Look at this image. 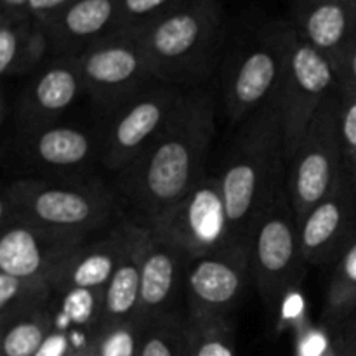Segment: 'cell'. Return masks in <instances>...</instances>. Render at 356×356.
<instances>
[{
	"label": "cell",
	"mask_w": 356,
	"mask_h": 356,
	"mask_svg": "<svg viewBox=\"0 0 356 356\" xmlns=\"http://www.w3.org/2000/svg\"><path fill=\"white\" fill-rule=\"evenodd\" d=\"M350 176L339 129L337 90L320 106L285 169V190L301 221Z\"/></svg>",
	"instance_id": "6"
},
{
	"label": "cell",
	"mask_w": 356,
	"mask_h": 356,
	"mask_svg": "<svg viewBox=\"0 0 356 356\" xmlns=\"http://www.w3.org/2000/svg\"><path fill=\"white\" fill-rule=\"evenodd\" d=\"M249 254L257 294L266 312L280 318L284 302L301 284L306 266L299 221L285 186L250 233Z\"/></svg>",
	"instance_id": "5"
},
{
	"label": "cell",
	"mask_w": 356,
	"mask_h": 356,
	"mask_svg": "<svg viewBox=\"0 0 356 356\" xmlns=\"http://www.w3.org/2000/svg\"><path fill=\"white\" fill-rule=\"evenodd\" d=\"M285 61L284 21L243 38L229 52L222 79V103L233 127L277 97Z\"/></svg>",
	"instance_id": "7"
},
{
	"label": "cell",
	"mask_w": 356,
	"mask_h": 356,
	"mask_svg": "<svg viewBox=\"0 0 356 356\" xmlns=\"http://www.w3.org/2000/svg\"><path fill=\"white\" fill-rule=\"evenodd\" d=\"M92 339L94 337L87 334L54 327V330L49 334L35 356H70L73 351L90 346Z\"/></svg>",
	"instance_id": "31"
},
{
	"label": "cell",
	"mask_w": 356,
	"mask_h": 356,
	"mask_svg": "<svg viewBox=\"0 0 356 356\" xmlns=\"http://www.w3.org/2000/svg\"><path fill=\"white\" fill-rule=\"evenodd\" d=\"M51 56L47 31L28 13L0 14V73L21 76L35 73Z\"/></svg>",
	"instance_id": "21"
},
{
	"label": "cell",
	"mask_w": 356,
	"mask_h": 356,
	"mask_svg": "<svg viewBox=\"0 0 356 356\" xmlns=\"http://www.w3.org/2000/svg\"><path fill=\"white\" fill-rule=\"evenodd\" d=\"M139 356H188L186 312L152 320L145 327Z\"/></svg>",
	"instance_id": "27"
},
{
	"label": "cell",
	"mask_w": 356,
	"mask_h": 356,
	"mask_svg": "<svg viewBox=\"0 0 356 356\" xmlns=\"http://www.w3.org/2000/svg\"><path fill=\"white\" fill-rule=\"evenodd\" d=\"M156 82L181 89L209 86L225 44L219 0H186L141 31Z\"/></svg>",
	"instance_id": "4"
},
{
	"label": "cell",
	"mask_w": 356,
	"mask_h": 356,
	"mask_svg": "<svg viewBox=\"0 0 356 356\" xmlns=\"http://www.w3.org/2000/svg\"><path fill=\"white\" fill-rule=\"evenodd\" d=\"M337 99H339L341 141H343L346 167L350 170L356 159V87L339 83Z\"/></svg>",
	"instance_id": "30"
},
{
	"label": "cell",
	"mask_w": 356,
	"mask_h": 356,
	"mask_svg": "<svg viewBox=\"0 0 356 356\" xmlns=\"http://www.w3.org/2000/svg\"><path fill=\"white\" fill-rule=\"evenodd\" d=\"M76 65L86 94L106 111L155 82L138 30L118 28L86 49Z\"/></svg>",
	"instance_id": "10"
},
{
	"label": "cell",
	"mask_w": 356,
	"mask_h": 356,
	"mask_svg": "<svg viewBox=\"0 0 356 356\" xmlns=\"http://www.w3.org/2000/svg\"><path fill=\"white\" fill-rule=\"evenodd\" d=\"M73 2H76V0H30L26 13L44 23Z\"/></svg>",
	"instance_id": "33"
},
{
	"label": "cell",
	"mask_w": 356,
	"mask_h": 356,
	"mask_svg": "<svg viewBox=\"0 0 356 356\" xmlns=\"http://www.w3.org/2000/svg\"><path fill=\"white\" fill-rule=\"evenodd\" d=\"M2 325L0 356H35L56 327L52 305L16 316Z\"/></svg>",
	"instance_id": "24"
},
{
	"label": "cell",
	"mask_w": 356,
	"mask_h": 356,
	"mask_svg": "<svg viewBox=\"0 0 356 356\" xmlns=\"http://www.w3.org/2000/svg\"><path fill=\"white\" fill-rule=\"evenodd\" d=\"M87 240L90 238L7 222L2 225L0 238V271L13 277L45 278L51 282L56 271Z\"/></svg>",
	"instance_id": "14"
},
{
	"label": "cell",
	"mask_w": 356,
	"mask_h": 356,
	"mask_svg": "<svg viewBox=\"0 0 356 356\" xmlns=\"http://www.w3.org/2000/svg\"><path fill=\"white\" fill-rule=\"evenodd\" d=\"M0 221L92 238L124 222V218L113 186L104 181L26 176L3 190Z\"/></svg>",
	"instance_id": "3"
},
{
	"label": "cell",
	"mask_w": 356,
	"mask_h": 356,
	"mask_svg": "<svg viewBox=\"0 0 356 356\" xmlns=\"http://www.w3.org/2000/svg\"><path fill=\"white\" fill-rule=\"evenodd\" d=\"M250 273L249 243L233 242L190 261L184 280L188 316H228L245 292Z\"/></svg>",
	"instance_id": "11"
},
{
	"label": "cell",
	"mask_w": 356,
	"mask_h": 356,
	"mask_svg": "<svg viewBox=\"0 0 356 356\" xmlns=\"http://www.w3.org/2000/svg\"><path fill=\"white\" fill-rule=\"evenodd\" d=\"M30 0H0V14L26 13Z\"/></svg>",
	"instance_id": "34"
},
{
	"label": "cell",
	"mask_w": 356,
	"mask_h": 356,
	"mask_svg": "<svg viewBox=\"0 0 356 356\" xmlns=\"http://www.w3.org/2000/svg\"><path fill=\"white\" fill-rule=\"evenodd\" d=\"M292 26L332 63L356 35V0H292Z\"/></svg>",
	"instance_id": "20"
},
{
	"label": "cell",
	"mask_w": 356,
	"mask_h": 356,
	"mask_svg": "<svg viewBox=\"0 0 356 356\" xmlns=\"http://www.w3.org/2000/svg\"><path fill=\"white\" fill-rule=\"evenodd\" d=\"M70 356H94L92 355V346H87V348H82V350L73 351V353Z\"/></svg>",
	"instance_id": "35"
},
{
	"label": "cell",
	"mask_w": 356,
	"mask_h": 356,
	"mask_svg": "<svg viewBox=\"0 0 356 356\" xmlns=\"http://www.w3.org/2000/svg\"><path fill=\"white\" fill-rule=\"evenodd\" d=\"M334 68L337 73V86L344 83V86L356 87V35L336 59Z\"/></svg>",
	"instance_id": "32"
},
{
	"label": "cell",
	"mask_w": 356,
	"mask_h": 356,
	"mask_svg": "<svg viewBox=\"0 0 356 356\" xmlns=\"http://www.w3.org/2000/svg\"><path fill=\"white\" fill-rule=\"evenodd\" d=\"M190 259L179 247L148 229L141 261V299L138 322L143 327L167 313L181 312Z\"/></svg>",
	"instance_id": "16"
},
{
	"label": "cell",
	"mask_w": 356,
	"mask_h": 356,
	"mask_svg": "<svg viewBox=\"0 0 356 356\" xmlns=\"http://www.w3.org/2000/svg\"><path fill=\"white\" fill-rule=\"evenodd\" d=\"M186 0H120L118 28L143 31Z\"/></svg>",
	"instance_id": "29"
},
{
	"label": "cell",
	"mask_w": 356,
	"mask_h": 356,
	"mask_svg": "<svg viewBox=\"0 0 356 356\" xmlns=\"http://www.w3.org/2000/svg\"><path fill=\"white\" fill-rule=\"evenodd\" d=\"M216 94L209 86L188 89L172 118L122 172L113 190L125 222L153 229L207 176L216 138Z\"/></svg>",
	"instance_id": "1"
},
{
	"label": "cell",
	"mask_w": 356,
	"mask_h": 356,
	"mask_svg": "<svg viewBox=\"0 0 356 356\" xmlns=\"http://www.w3.org/2000/svg\"><path fill=\"white\" fill-rule=\"evenodd\" d=\"M323 320L334 327L356 322V233L337 257L327 287Z\"/></svg>",
	"instance_id": "23"
},
{
	"label": "cell",
	"mask_w": 356,
	"mask_h": 356,
	"mask_svg": "<svg viewBox=\"0 0 356 356\" xmlns=\"http://www.w3.org/2000/svg\"><path fill=\"white\" fill-rule=\"evenodd\" d=\"M285 136L278 96L236 127L219 184L232 238L249 243L259 219L285 186Z\"/></svg>",
	"instance_id": "2"
},
{
	"label": "cell",
	"mask_w": 356,
	"mask_h": 356,
	"mask_svg": "<svg viewBox=\"0 0 356 356\" xmlns=\"http://www.w3.org/2000/svg\"><path fill=\"white\" fill-rule=\"evenodd\" d=\"M284 38L285 61L277 96L289 160L316 111L337 90V73L334 63L308 44L291 21H284Z\"/></svg>",
	"instance_id": "8"
},
{
	"label": "cell",
	"mask_w": 356,
	"mask_h": 356,
	"mask_svg": "<svg viewBox=\"0 0 356 356\" xmlns=\"http://www.w3.org/2000/svg\"><path fill=\"white\" fill-rule=\"evenodd\" d=\"M145 327L138 322L120 323L106 327L94 334L92 355L94 356H139Z\"/></svg>",
	"instance_id": "28"
},
{
	"label": "cell",
	"mask_w": 356,
	"mask_h": 356,
	"mask_svg": "<svg viewBox=\"0 0 356 356\" xmlns=\"http://www.w3.org/2000/svg\"><path fill=\"white\" fill-rule=\"evenodd\" d=\"M188 356H236L228 316H188Z\"/></svg>",
	"instance_id": "26"
},
{
	"label": "cell",
	"mask_w": 356,
	"mask_h": 356,
	"mask_svg": "<svg viewBox=\"0 0 356 356\" xmlns=\"http://www.w3.org/2000/svg\"><path fill=\"white\" fill-rule=\"evenodd\" d=\"M52 301L54 291L45 278H19L0 271V323L47 308Z\"/></svg>",
	"instance_id": "25"
},
{
	"label": "cell",
	"mask_w": 356,
	"mask_h": 356,
	"mask_svg": "<svg viewBox=\"0 0 356 356\" xmlns=\"http://www.w3.org/2000/svg\"><path fill=\"white\" fill-rule=\"evenodd\" d=\"M188 89L152 82L108 110L99 132V163L113 174L127 169L165 129Z\"/></svg>",
	"instance_id": "9"
},
{
	"label": "cell",
	"mask_w": 356,
	"mask_h": 356,
	"mask_svg": "<svg viewBox=\"0 0 356 356\" xmlns=\"http://www.w3.org/2000/svg\"><path fill=\"white\" fill-rule=\"evenodd\" d=\"M19 92L16 106L17 134L58 124L59 117L86 92L76 58L51 56Z\"/></svg>",
	"instance_id": "15"
},
{
	"label": "cell",
	"mask_w": 356,
	"mask_h": 356,
	"mask_svg": "<svg viewBox=\"0 0 356 356\" xmlns=\"http://www.w3.org/2000/svg\"><path fill=\"white\" fill-rule=\"evenodd\" d=\"M356 233V186L348 176L332 195L299 221V236L306 264H325L339 257Z\"/></svg>",
	"instance_id": "17"
},
{
	"label": "cell",
	"mask_w": 356,
	"mask_h": 356,
	"mask_svg": "<svg viewBox=\"0 0 356 356\" xmlns=\"http://www.w3.org/2000/svg\"><path fill=\"white\" fill-rule=\"evenodd\" d=\"M348 172H350V177H351V181H353V184H355V186H356V159H355L353 165L350 167V170H348Z\"/></svg>",
	"instance_id": "36"
},
{
	"label": "cell",
	"mask_w": 356,
	"mask_h": 356,
	"mask_svg": "<svg viewBox=\"0 0 356 356\" xmlns=\"http://www.w3.org/2000/svg\"><path fill=\"white\" fill-rule=\"evenodd\" d=\"M153 232L179 247L190 261L235 242L229 233L219 177L205 176Z\"/></svg>",
	"instance_id": "12"
},
{
	"label": "cell",
	"mask_w": 356,
	"mask_h": 356,
	"mask_svg": "<svg viewBox=\"0 0 356 356\" xmlns=\"http://www.w3.org/2000/svg\"><path fill=\"white\" fill-rule=\"evenodd\" d=\"M134 229L136 226L124 221L87 240L51 278L54 298L72 291L103 292L127 252Z\"/></svg>",
	"instance_id": "18"
},
{
	"label": "cell",
	"mask_w": 356,
	"mask_h": 356,
	"mask_svg": "<svg viewBox=\"0 0 356 356\" xmlns=\"http://www.w3.org/2000/svg\"><path fill=\"white\" fill-rule=\"evenodd\" d=\"M17 152L31 174L44 179H86L99 162V139L76 125L52 124L17 134Z\"/></svg>",
	"instance_id": "13"
},
{
	"label": "cell",
	"mask_w": 356,
	"mask_h": 356,
	"mask_svg": "<svg viewBox=\"0 0 356 356\" xmlns=\"http://www.w3.org/2000/svg\"><path fill=\"white\" fill-rule=\"evenodd\" d=\"M148 229L136 226L129 249L103 291L97 330L138 320L141 299V261ZM96 330V332H97Z\"/></svg>",
	"instance_id": "22"
},
{
	"label": "cell",
	"mask_w": 356,
	"mask_h": 356,
	"mask_svg": "<svg viewBox=\"0 0 356 356\" xmlns=\"http://www.w3.org/2000/svg\"><path fill=\"white\" fill-rule=\"evenodd\" d=\"M120 0H76L44 21L51 56L79 58L97 40L118 30Z\"/></svg>",
	"instance_id": "19"
}]
</instances>
